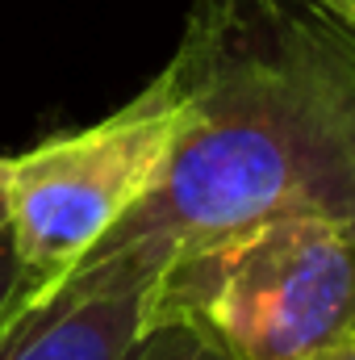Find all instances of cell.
<instances>
[{"label":"cell","instance_id":"obj_1","mask_svg":"<svg viewBox=\"0 0 355 360\" xmlns=\"http://www.w3.org/2000/svg\"><path fill=\"white\" fill-rule=\"evenodd\" d=\"M188 109L155 184L88 256L151 243L172 264L276 218L355 226V38L305 0H192ZM84 256V260H88Z\"/></svg>","mask_w":355,"mask_h":360},{"label":"cell","instance_id":"obj_2","mask_svg":"<svg viewBox=\"0 0 355 360\" xmlns=\"http://www.w3.org/2000/svg\"><path fill=\"white\" fill-rule=\"evenodd\" d=\"M155 314L213 331L234 360H322L355 340V226L276 218L176 260Z\"/></svg>","mask_w":355,"mask_h":360},{"label":"cell","instance_id":"obj_3","mask_svg":"<svg viewBox=\"0 0 355 360\" xmlns=\"http://www.w3.org/2000/svg\"><path fill=\"white\" fill-rule=\"evenodd\" d=\"M188 109V76L168 68L100 122L0 155V197L29 289H55L138 205Z\"/></svg>","mask_w":355,"mask_h":360},{"label":"cell","instance_id":"obj_4","mask_svg":"<svg viewBox=\"0 0 355 360\" xmlns=\"http://www.w3.org/2000/svg\"><path fill=\"white\" fill-rule=\"evenodd\" d=\"M168 269L172 256L151 243L80 260L17 310L0 335V360H126L159 306Z\"/></svg>","mask_w":355,"mask_h":360},{"label":"cell","instance_id":"obj_5","mask_svg":"<svg viewBox=\"0 0 355 360\" xmlns=\"http://www.w3.org/2000/svg\"><path fill=\"white\" fill-rule=\"evenodd\" d=\"M126 360H234V352L184 314H151Z\"/></svg>","mask_w":355,"mask_h":360},{"label":"cell","instance_id":"obj_6","mask_svg":"<svg viewBox=\"0 0 355 360\" xmlns=\"http://www.w3.org/2000/svg\"><path fill=\"white\" fill-rule=\"evenodd\" d=\"M34 293H46V289H29V285H25L21 260H17L13 239H8V226H4V231H0V335L8 331V323L17 319V310H21Z\"/></svg>","mask_w":355,"mask_h":360},{"label":"cell","instance_id":"obj_7","mask_svg":"<svg viewBox=\"0 0 355 360\" xmlns=\"http://www.w3.org/2000/svg\"><path fill=\"white\" fill-rule=\"evenodd\" d=\"M309 8H318L322 17H330L339 30H347L355 38V0H305Z\"/></svg>","mask_w":355,"mask_h":360},{"label":"cell","instance_id":"obj_8","mask_svg":"<svg viewBox=\"0 0 355 360\" xmlns=\"http://www.w3.org/2000/svg\"><path fill=\"white\" fill-rule=\"evenodd\" d=\"M322 360H355V340H347V344H339L335 352H326Z\"/></svg>","mask_w":355,"mask_h":360},{"label":"cell","instance_id":"obj_9","mask_svg":"<svg viewBox=\"0 0 355 360\" xmlns=\"http://www.w3.org/2000/svg\"><path fill=\"white\" fill-rule=\"evenodd\" d=\"M0 231H4V197H0Z\"/></svg>","mask_w":355,"mask_h":360}]
</instances>
